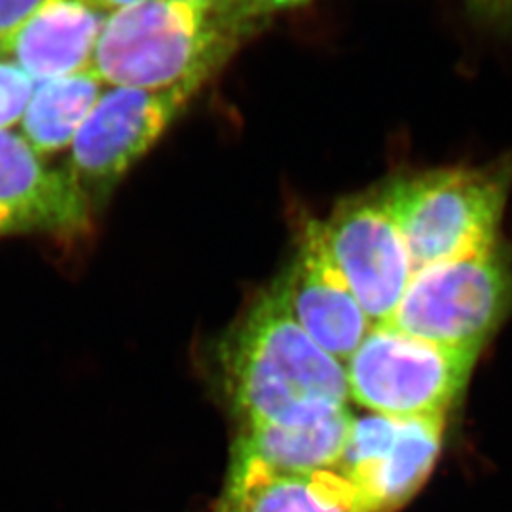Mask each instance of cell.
I'll return each instance as SVG.
<instances>
[{"label":"cell","mask_w":512,"mask_h":512,"mask_svg":"<svg viewBox=\"0 0 512 512\" xmlns=\"http://www.w3.org/2000/svg\"><path fill=\"white\" fill-rule=\"evenodd\" d=\"M219 368L226 399L241 427L348 406L346 366L294 321L275 283L220 342Z\"/></svg>","instance_id":"obj_1"},{"label":"cell","mask_w":512,"mask_h":512,"mask_svg":"<svg viewBox=\"0 0 512 512\" xmlns=\"http://www.w3.org/2000/svg\"><path fill=\"white\" fill-rule=\"evenodd\" d=\"M243 40L213 4L143 0L110 14L90 71L110 88H203Z\"/></svg>","instance_id":"obj_2"},{"label":"cell","mask_w":512,"mask_h":512,"mask_svg":"<svg viewBox=\"0 0 512 512\" xmlns=\"http://www.w3.org/2000/svg\"><path fill=\"white\" fill-rule=\"evenodd\" d=\"M512 164L452 167L393 177L376 196L397 224L414 272L501 243Z\"/></svg>","instance_id":"obj_3"},{"label":"cell","mask_w":512,"mask_h":512,"mask_svg":"<svg viewBox=\"0 0 512 512\" xmlns=\"http://www.w3.org/2000/svg\"><path fill=\"white\" fill-rule=\"evenodd\" d=\"M511 311L512 253L497 243L488 251L418 270L384 327L480 353Z\"/></svg>","instance_id":"obj_4"},{"label":"cell","mask_w":512,"mask_h":512,"mask_svg":"<svg viewBox=\"0 0 512 512\" xmlns=\"http://www.w3.org/2000/svg\"><path fill=\"white\" fill-rule=\"evenodd\" d=\"M480 353L372 327L348 363L349 399L389 418H446Z\"/></svg>","instance_id":"obj_5"},{"label":"cell","mask_w":512,"mask_h":512,"mask_svg":"<svg viewBox=\"0 0 512 512\" xmlns=\"http://www.w3.org/2000/svg\"><path fill=\"white\" fill-rule=\"evenodd\" d=\"M200 90L196 86L164 92L109 88L101 93L74 137L67 169L93 205L109 198Z\"/></svg>","instance_id":"obj_6"},{"label":"cell","mask_w":512,"mask_h":512,"mask_svg":"<svg viewBox=\"0 0 512 512\" xmlns=\"http://www.w3.org/2000/svg\"><path fill=\"white\" fill-rule=\"evenodd\" d=\"M319 224L332 262L372 327L387 325L416 272L403 236L376 192L338 203Z\"/></svg>","instance_id":"obj_7"},{"label":"cell","mask_w":512,"mask_h":512,"mask_svg":"<svg viewBox=\"0 0 512 512\" xmlns=\"http://www.w3.org/2000/svg\"><path fill=\"white\" fill-rule=\"evenodd\" d=\"M446 418H355L338 471L348 476L366 512H393L429 478Z\"/></svg>","instance_id":"obj_8"},{"label":"cell","mask_w":512,"mask_h":512,"mask_svg":"<svg viewBox=\"0 0 512 512\" xmlns=\"http://www.w3.org/2000/svg\"><path fill=\"white\" fill-rule=\"evenodd\" d=\"M93 219L95 205L67 169L46 165L12 129L0 131V238L74 243L90 238Z\"/></svg>","instance_id":"obj_9"},{"label":"cell","mask_w":512,"mask_h":512,"mask_svg":"<svg viewBox=\"0 0 512 512\" xmlns=\"http://www.w3.org/2000/svg\"><path fill=\"white\" fill-rule=\"evenodd\" d=\"M275 285L294 321L346 366L372 323L332 262L319 220H306L293 260Z\"/></svg>","instance_id":"obj_10"},{"label":"cell","mask_w":512,"mask_h":512,"mask_svg":"<svg viewBox=\"0 0 512 512\" xmlns=\"http://www.w3.org/2000/svg\"><path fill=\"white\" fill-rule=\"evenodd\" d=\"M353 420L348 406H330L298 420L241 427L228 475H302L338 469Z\"/></svg>","instance_id":"obj_11"},{"label":"cell","mask_w":512,"mask_h":512,"mask_svg":"<svg viewBox=\"0 0 512 512\" xmlns=\"http://www.w3.org/2000/svg\"><path fill=\"white\" fill-rule=\"evenodd\" d=\"M110 12L93 0H44L18 31L0 44L37 84L90 71Z\"/></svg>","instance_id":"obj_12"},{"label":"cell","mask_w":512,"mask_h":512,"mask_svg":"<svg viewBox=\"0 0 512 512\" xmlns=\"http://www.w3.org/2000/svg\"><path fill=\"white\" fill-rule=\"evenodd\" d=\"M217 512H366L338 469L302 475H228Z\"/></svg>","instance_id":"obj_13"},{"label":"cell","mask_w":512,"mask_h":512,"mask_svg":"<svg viewBox=\"0 0 512 512\" xmlns=\"http://www.w3.org/2000/svg\"><path fill=\"white\" fill-rule=\"evenodd\" d=\"M103 86L92 71L40 82L19 122V135L42 158L71 147Z\"/></svg>","instance_id":"obj_14"},{"label":"cell","mask_w":512,"mask_h":512,"mask_svg":"<svg viewBox=\"0 0 512 512\" xmlns=\"http://www.w3.org/2000/svg\"><path fill=\"white\" fill-rule=\"evenodd\" d=\"M311 0H215L213 8L232 31L243 38L260 29L275 14L306 6Z\"/></svg>","instance_id":"obj_15"},{"label":"cell","mask_w":512,"mask_h":512,"mask_svg":"<svg viewBox=\"0 0 512 512\" xmlns=\"http://www.w3.org/2000/svg\"><path fill=\"white\" fill-rule=\"evenodd\" d=\"M35 88L37 82L16 63L0 59V131L18 126Z\"/></svg>","instance_id":"obj_16"},{"label":"cell","mask_w":512,"mask_h":512,"mask_svg":"<svg viewBox=\"0 0 512 512\" xmlns=\"http://www.w3.org/2000/svg\"><path fill=\"white\" fill-rule=\"evenodd\" d=\"M44 0H0V44L31 18Z\"/></svg>","instance_id":"obj_17"},{"label":"cell","mask_w":512,"mask_h":512,"mask_svg":"<svg viewBox=\"0 0 512 512\" xmlns=\"http://www.w3.org/2000/svg\"><path fill=\"white\" fill-rule=\"evenodd\" d=\"M486 14L497 18H512V0H473Z\"/></svg>","instance_id":"obj_18"},{"label":"cell","mask_w":512,"mask_h":512,"mask_svg":"<svg viewBox=\"0 0 512 512\" xmlns=\"http://www.w3.org/2000/svg\"><path fill=\"white\" fill-rule=\"evenodd\" d=\"M95 4H99L103 10H107V12H118V10H124V8H129V6H135V4H139V2H143V0H93Z\"/></svg>","instance_id":"obj_19"},{"label":"cell","mask_w":512,"mask_h":512,"mask_svg":"<svg viewBox=\"0 0 512 512\" xmlns=\"http://www.w3.org/2000/svg\"><path fill=\"white\" fill-rule=\"evenodd\" d=\"M196 2H207V4H213L215 0H196Z\"/></svg>","instance_id":"obj_20"},{"label":"cell","mask_w":512,"mask_h":512,"mask_svg":"<svg viewBox=\"0 0 512 512\" xmlns=\"http://www.w3.org/2000/svg\"><path fill=\"white\" fill-rule=\"evenodd\" d=\"M0 59H2V52H0Z\"/></svg>","instance_id":"obj_21"}]
</instances>
